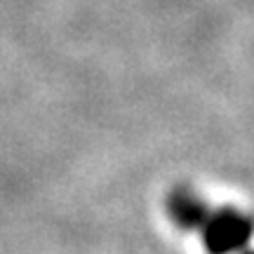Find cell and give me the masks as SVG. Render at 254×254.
<instances>
[{
  "label": "cell",
  "instance_id": "6da1fadb",
  "mask_svg": "<svg viewBox=\"0 0 254 254\" xmlns=\"http://www.w3.org/2000/svg\"><path fill=\"white\" fill-rule=\"evenodd\" d=\"M254 236V217L236 207L209 209L200 226L202 247L207 254H240L250 247Z\"/></svg>",
  "mask_w": 254,
  "mask_h": 254
},
{
  "label": "cell",
  "instance_id": "7a4b0ae2",
  "mask_svg": "<svg viewBox=\"0 0 254 254\" xmlns=\"http://www.w3.org/2000/svg\"><path fill=\"white\" fill-rule=\"evenodd\" d=\"M167 214L182 231H200L209 214V205L198 193L179 186L167 195Z\"/></svg>",
  "mask_w": 254,
  "mask_h": 254
},
{
  "label": "cell",
  "instance_id": "3957f363",
  "mask_svg": "<svg viewBox=\"0 0 254 254\" xmlns=\"http://www.w3.org/2000/svg\"><path fill=\"white\" fill-rule=\"evenodd\" d=\"M240 254H254V250H250V247H247V250H243Z\"/></svg>",
  "mask_w": 254,
  "mask_h": 254
}]
</instances>
